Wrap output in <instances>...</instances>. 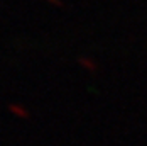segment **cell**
Listing matches in <instances>:
<instances>
[{
    "label": "cell",
    "instance_id": "6da1fadb",
    "mask_svg": "<svg viewBox=\"0 0 147 146\" xmlns=\"http://www.w3.org/2000/svg\"><path fill=\"white\" fill-rule=\"evenodd\" d=\"M9 111H10L15 117H19V119H29L27 109H24V107L19 105V104H9Z\"/></svg>",
    "mask_w": 147,
    "mask_h": 146
},
{
    "label": "cell",
    "instance_id": "7a4b0ae2",
    "mask_svg": "<svg viewBox=\"0 0 147 146\" xmlns=\"http://www.w3.org/2000/svg\"><path fill=\"white\" fill-rule=\"evenodd\" d=\"M78 63H80V66L86 68L88 72H95V68H96L95 61H91L90 58H85V56H80V58H78Z\"/></svg>",
    "mask_w": 147,
    "mask_h": 146
},
{
    "label": "cell",
    "instance_id": "3957f363",
    "mask_svg": "<svg viewBox=\"0 0 147 146\" xmlns=\"http://www.w3.org/2000/svg\"><path fill=\"white\" fill-rule=\"evenodd\" d=\"M47 2L54 7H63V0H47Z\"/></svg>",
    "mask_w": 147,
    "mask_h": 146
}]
</instances>
